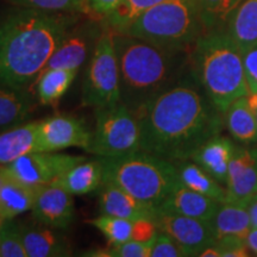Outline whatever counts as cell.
<instances>
[{
  "instance_id": "1",
  "label": "cell",
  "mask_w": 257,
  "mask_h": 257,
  "mask_svg": "<svg viewBox=\"0 0 257 257\" xmlns=\"http://www.w3.org/2000/svg\"><path fill=\"white\" fill-rule=\"evenodd\" d=\"M223 115L206 94L182 80L138 117L141 150L170 162L191 160L202 144L220 134Z\"/></svg>"
},
{
  "instance_id": "2",
  "label": "cell",
  "mask_w": 257,
  "mask_h": 257,
  "mask_svg": "<svg viewBox=\"0 0 257 257\" xmlns=\"http://www.w3.org/2000/svg\"><path fill=\"white\" fill-rule=\"evenodd\" d=\"M80 14L12 10L0 22V83L29 89Z\"/></svg>"
},
{
  "instance_id": "3",
  "label": "cell",
  "mask_w": 257,
  "mask_h": 257,
  "mask_svg": "<svg viewBox=\"0 0 257 257\" xmlns=\"http://www.w3.org/2000/svg\"><path fill=\"white\" fill-rule=\"evenodd\" d=\"M119 67L120 102L140 117L157 96L184 79L189 57L141 38L113 31Z\"/></svg>"
},
{
  "instance_id": "4",
  "label": "cell",
  "mask_w": 257,
  "mask_h": 257,
  "mask_svg": "<svg viewBox=\"0 0 257 257\" xmlns=\"http://www.w3.org/2000/svg\"><path fill=\"white\" fill-rule=\"evenodd\" d=\"M192 74L221 113L236 99L249 94L242 51L226 31L202 35L191 49Z\"/></svg>"
},
{
  "instance_id": "5",
  "label": "cell",
  "mask_w": 257,
  "mask_h": 257,
  "mask_svg": "<svg viewBox=\"0 0 257 257\" xmlns=\"http://www.w3.org/2000/svg\"><path fill=\"white\" fill-rule=\"evenodd\" d=\"M98 159L104 168V181L123 188L156 212L180 184L174 163L143 150Z\"/></svg>"
},
{
  "instance_id": "6",
  "label": "cell",
  "mask_w": 257,
  "mask_h": 257,
  "mask_svg": "<svg viewBox=\"0 0 257 257\" xmlns=\"http://www.w3.org/2000/svg\"><path fill=\"white\" fill-rule=\"evenodd\" d=\"M123 34L162 49L188 53L205 29L194 0H165L135 19Z\"/></svg>"
},
{
  "instance_id": "7",
  "label": "cell",
  "mask_w": 257,
  "mask_h": 257,
  "mask_svg": "<svg viewBox=\"0 0 257 257\" xmlns=\"http://www.w3.org/2000/svg\"><path fill=\"white\" fill-rule=\"evenodd\" d=\"M95 125L88 152L96 157L124 155L141 150V124L121 102L94 108Z\"/></svg>"
},
{
  "instance_id": "8",
  "label": "cell",
  "mask_w": 257,
  "mask_h": 257,
  "mask_svg": "<svg viewBox=\"0 0 257 257\" xmlns=\"http://www.w3.org/2000/svg\"><path fill=\"white\" fill-rule=\"evenodd\" d=\"M81 101L85 106L93 108L120 102L119 67L113 43V31L106 25L86 68Z\"/></svg>"
},
{
  "instance_id": "9",
  "label": "cell",
  "mask_w": 257,
  "mask_h": 257,
  "mask_svg": "<svg viewBox=\"0 0 257 257\" xmlns=\"http://www.w3.org/2000/svg\"><path fill=\"white\" fill-rule=\"evenodd\" d=\"M85 160L83 156L57 152H32L2 167L8 174L25 184L41 186L51 184Z\"/></svg>"
},
{
  "instance_id": "10",
  "label": "cell",
  "mask_w": 257,
  "mask_h": 257,
  "mask_svg": "<svg viewBox=\"0 0 257 257\" xmlns=\"http://www.w3.org/2000/svg\"><path fill=\"white\" fill-rule=\"evenodd\" d=\"M104 30L105 24L102 19L79 21L67 31L43 70L64 68L79 72L83 64L91 59L96 42Z\"/></svg>"
},
{
  "instance_id": "11",
  "label": "cell",
  "mask_w": 257,
  "mask_h": 257,
  "mask_svg": "<svg viewBox=\"0 0 257 257\" xmlns=\"http://www.w3.org/2000/svg\"><path fill=\"white\" fill-rule=\"evenodd\" d=\"M92 130L75 115H51L37 123V152H60L67 148H81L88 152Z\"/></svg>"
},
{
  "instance_id": "12",
  "label": "cell",
  "mask_w": 257,
  "mask_h": 257,
  "mask_svg": "<svg viewBox=\"0 0 257 257\" xmlns=\"http://www.w3.org/2000/svg\"><path fill=\"white\" fill-rule=\"evenodd\" d=\"M155 224L160 232L172 237L186 256H199L206 246L217 240L210 220L156 212Z\"/></svg>"
},
{
  "instance_id": "13",
  "label": "cell",
  "mask_w": 257,
  "mask_h": 257,
  "mask_svg": "<svg viewBox=\"0 0 257 257\" xmlns=\"http://www.w3.org/2000/svg\"><path fill=\"white\" fill-rule=\"evenodd\" d=\"M31 212L38 223L56 230L68 229L75 214L73 194L54 184L38 186Z\"/></svg>"
},
{
  "instance_id": "14",
  "label": "cell",
  "mask_w": 257,
  "mask_h": 257,
  "mask_svg": "<svg viewBox=\"0 0 257 257\" xmlns=\"http://www.w3.org/2000/svg\"><path fill=\"white\" fill-rule=\"evenodd\" d=\"M225 186L226 201L248 206L257 194V148H234Z\"/></svg>"
},
{
  "instance_id": "15",
  "label": "cell",
  "mask_w": 257,
  "mask_h": 257,
  "mask_svg": "<svg viewBox=\"0 0 257 257\" xmlns=\"http://www.w3.org/2000/svg\"><path fill=\"white\" fill-rule=\"evenodd\" d=\"M98 191V206L100 214L133 221L155 218V210L111 182L104 181Z\"/></svg>"
},
{
  "instance_id": "16",
  "label": "cell",
  "mask_w": 257,
  "mask_h": 257,
  "mask_svg": "<svg viewBox=\"0 0 257 257\" xmlns=\"http://www.w3.org/2000/svg\"><path fill=\"white\" fill-rule=\"evenodd\" d=\"M22 236L28 257H66L72 255L66 237L38 221H22Z\"/></svg>"
},
{
  "instance_id": "17",
  "label": "cell",
  "mask_w": 257,
  "mask_h": 257,
  "mask_svg": "<svg viewBox=\"0 0 257 257\" xmlns=\"http://www.w3.org/2000/svg\"><path fill=\"white\" fill-rule=\"evenodd\" d=\"M219 204L220 202L193 191L180 182L160 205L157 212L211 221Z\"/></svg>"
},
{
  "instance_id": "18",
  "label": "cell",
  "mask_w": 257,
  "mask_h": 257,
  "mask_svg": "<svg viewBox=\"0 0 257 257\" xmlns=\"http://www.w3.org/2000/svg\"><path fill=\"white\" fill-rule=\"evenodd\" d=\"M234 148L232 141L218 134L202 144L191 160L225 186Z\"/></svg>"
},
{
  "instance_id": "19",
  "label": "cell",
  "mask_w": 257,
  "mask_h": 257,
  "mask_svg": "<svg viewBox=\"0 0 257 257\" xmlns=\"http://www.w3.org/2000/svg\"><path fill=\"white\" fill-rule=\"evenodd\" d=\"M37 188L38 186L25 184L4 170V181L0 187V220L15 219L19 214L31 211Z\"/></svg>"
},
{
  "instance_id": "20",
  "label": "cell",
  "mask_w": 257,
  "mask_h": 257,
  "mask_svg": "<svg viewBox=\"0 0 257 257\" xmlns=\"http://www.w3.org/2000/svg\"><path fill=\"white\" fill-rule=\"evenodd\" d=\"M104 182V168L100 160L82 161L51 184L59 186L73 195H83L95 192Z\"/></svg>"
},
{
  "instance_id": "21",
  "label": "cell",
  "mask_w": 257,
  "mask_h": 257,
  "mask_svg": "<svg viewBox=\"0 0 257 257\" xmlns=\"http://www.w3.org/2000/svg\"><path fill=\"white\" fill-rule=\"evenodd\" d=\"M34 108V96L27 88L0 83V133L25 123Z\"/></svg>"
},
{
  "instance_id": "22",
  "label": "cell",
  "mask_w": 257,
  "mask_h": 257,
  "mask_svg": "<svg viewBox=\"0 0 257 257\" xmlns=\"http://www.w3.org/2000/svg\"><path fill=\"white\" fill-rule=\"evenodd\" d=\"M37 123L29 121L0 133V166L37 152Z\"/></svg>"
},
{
  "instance_id": "23",
  "label": "cell",
  "mask_w": 257,
  "mask_h": 257,
  "mask_svg": "<svg viewBox=\"0 0 257 257\" xmlns=\"http://www.w3.org/2000/svg\"><path fill=\"white\" fill-rule=\"evenodd\" d=\"M211 224L217 239L224 236H238L245 238L251 230L248 206L229 201L220 202Z\"/></svg>"
},
{
  "instance_id": "24",
  "label": "cell",
  "mask_w": 257,
  "mask_h": 257,
  "mask_svg": "<svg viewBox=\"0 0 257 257\" xmlns=\"http://www.w3.org/2000/svg\"><path fill=\"white\" fill-rule=\"evenodd\" d=\"M173 163L178 170L180 182L186 187L206 195L217 202L226 201V188L197 163L189 162L188 160Z\"/></svg>"
},
{
  "instance_id": "25",
  "label": "cell",
  "mask_w": 257,
  "mask_h": 257,
  "mask_svg": "<svg viewBox=\"0 0 257 257\" xmlns=\"http://www.w3.org/2000/svg\"><path fill=\"white\" fill-rule=\"evenodd\" d=\"M225 31L240 51L257 41V0H244L227 21Z\"/></svg>"
},
{
  "instance_id": "26",
  "label": "cell",
  "mask_w": 257,
  "mask_h": 257,
  "mask_svg": "<svg viewBox=\"0 0 257 257\" xmlns=\"http://www.w3.org/2000/svg\"><path fill=\"white\" fill-rule=\"evenodd\" d=\"M225 125L234 140L244 144L257 142V121L246 96L236 99L224 113Z\"/></svg>"
},
{
  "instance_id": "27",
  "label": "cell",
  "mask_w": 257,
  "mask_h": 257,
  "mask_svg": "<svg viewBox=\"0 0 257 257\" xmlns=\"http://www.w3.org/2000/svg\"><path fill=\"white\" fill-rule=\"evenodd\" d=\"M78 70L51 68L41 73L37 79V98L42 105H54L68 91Z\"/></svg>"
},
{
  "instance_id": "28",
  "label": "cell",
  "mask_w": 257,
  "mask_h": 257,
  "mask_svg": "<svg viewBox=\"0 0 257 257\" xmlns=\"http://www.w3.org/2000/svg\"><path fill=\"white\" fill-rule=\"evenodd\" d=\"M205 34L225 31L227 21L244 0H194Z\"/></svg>"
},
{
  "instance_id": "29",
  "label": "cell",
  "mask_w": 257,
  "mask_h": 257,
  "mask_svg": "<svg viewBox=\"0 0 257 257\" xmlns=\"http://www.w3.org/2000/svg\"><path fill=\"white\" fill-rule=\"evenodd\" d=\"M162 2L165 0H120L119 4L102 19V22L112 31L123 32L147 10Z\"/></svg>"
},
{
  "instance_id": "30",
  "label": "cell",
  "mask_w": 257,
  "mask_h": 257,
  "mask_svg": "<svg viewBox=\"0 0 257 257\" xmlns=\"http://www.w3.org/2000/svg\"><path fill=\"white\" fill-rule=\"evenodd\" d=\"M88 221L104 234L110 246L119 245L127 240L134 239L135 221L133 220L100 214Z\"/></svg>"
},
{
  "instance_id": "31",
  "label": "cell",
  "mask_w": 257,
  "mask_h": 257,
  "mask_svg": "<svg viewBox=\"0 0 257 257\" xmlns=\"http://www.w3.org/2000/svg\"><path fill=\"white\" fill-rule=\"evenodd\" d=\"M17 8L36 9L48 12L91 14L87 0H8Z\"/></svg>"
},
{
  "instance_id": "32",
  "label": "cell",
  "mask_w": 257,
  "mask_h": 257,
  "mask_svg": "<svg viewBox=\"0 0 257 257\" xmlns=\"http://www.w3.org/2000/svg\"><path fill=\"white\" fill-rule=\"evenodd\" d=\"M0 249L2 257H28L22 236L21 223L5 219L0 223Z\"/></svg>"
},
{
  "instance_id": "33",
  "label": "cell",
  "mask_w": 257,
  "mask_h": 257,
  "mask_svg": "<svg viewBox=\"0 0 257 257\" xmlns=\"http://www.w3.org/2000/svg\"><path fill=\"white\" fill-rule=\"evenodd\" d=\"M155 238L150 240L130 239L119 245L108 246L107 257H150Z\"/></svg>"
},
{
  "instance_id": "34",
  "label": "cell",
  "mask_w": 257,
  "mask_h": 257,
  "mask_svg": "<svg viewBox=\"0 0 257 257\" xmlns=\"http://www.w3.org/2000/svg\"><path fill=\"white\" fill-rule=\"evenodd\" d=\"M220 251V257H248L250 256L249 248L245 238L238 236H224L216 240Z\"/></svg>"
},
{
  "instance_id": "35",
  "label": "cell",
  "mask_w": 257,
  "mask_h": 257,
  "mask_svg": "<svg viewBox=\"0 0 257 257\" xmlns=\"http://www.w3.org/2000/svg\"><path fill=\"white\" fill-rule=\"evenodd\" d=\"M186 256L181 246L175 242L168 234L160 232L157 233L154 242L152 255L150 257H182Z\"/></svg>"
},
{
  "instance_id": "36",
  "label": "cell",
  "mask_w": 257,
  "mask_h": 257,
  "mask_svg": "<svg viewBox=\"0 0 257 257\" xmlns=\"http://www.w3.org/2000/svg\"><path fill=\"white\" fill-rule=\"evenodd\" d=\"M242 60L249 93L257 92V41L242 51Z\"/></svg>"
},
{
  "instance_id": "37",
  "label": "cell",
  "mask_w": 257,
  "mask_h": 257,
  "mask_svg": "<svg viewBox=\"0 0 257 257\" xmlns=\"http://www.w3.org/2000/svg\"><path fill=\"white\" fill-rule=\"evenodd\" d=\"M87 2L92 14H94L95 17L104 19L106 16L113 11L120 0H87Z\"/></svg>"
},
{
  "instance_id": "38",
  "label": "cell",
  "mask_w": 257,
  "mask_h": 257,
  "mask_svg": "<svg viewBox=\"0 0 257 257\" xmlns=\"http://www.w3.org/2000/svg\"><path fill=\"white\" fill-rule=\"evenodd\" d=\"M248 211L251 221V229H257V194L250 199L248 204Z\"/></svg>"
},
{
  "instance_id": "39",
  "label": "cell",
  "mask_w": 257,
  "mask_h": 257,
  "mask_svg": "<svg viewBox=\"0 0 257 257\" xmlns=\"http://www.w3.org/2000/svg\"><path fill=\"white\" fill-rule=\"evenodd\" d=\"M245 243L249 250L257 256V229H251L245 237Z\"/></svg>"
},
{
  "instance_id": "40",
  "label": "cell",
  "mask_w": 257,
  "mask_h": 257,
  "mask_svg": "<svg viewBox=\"0 0 257 257\" xmlns=\"http://www.w3.org/2000/svg\"><path fill=\"white\" fill-rule=\"evenodd\" d=\"M246 101L253 112V114L257 113V92H251L246 95Z\"/></svg>"
},
{
  "instance_id": "41",
  "label": "cell",
  "mask_w": 257,
  "mask_h": 257,
  "mask_svg": "<svg viewBox=\"0 0 257 257\" xmlns=\"http://www.w3.org/2000/svg\"><path fill=\"white\" fill-rule=\"evenodd\" d=\"M3 181H4V170H3L2 166H0V187H2Z\"/></svg>"
},
{
  "instance_id": "42",
  "label": "cell",
  "mask_w": 257,
  "mask_h": 257,
  "mask_svg": "<svg viewBox=\"0 0 257 257\" xmlns=\"http://www.w3.org/2000/svg\"><path fill=\"white\" fill-rule=\"evenodd\" d=\"M0 257H2V249H0Z\"/></svg>"
},
{
  "instance_id": "43",
  "label": "cell",
  "mask_w": 257,
  "mask_h": 257,
  "mask_svg": "<svg viewBox=\"0 0 257 257\" xmlns=\"http://www.w3.org/2000/svg\"><path fill=\"white\" fill-rule=\"evenodd\" d=\"M255 117H256V121H257V113H255Z\"/></svg>"
},
{
  "instance_id": "44",
  "label": "cell",
  "mask_w": 257,
  "mask_h": 257,
  "mask_svg": "<svg viewBox=\"0 0 257 257\" xmlns=\"http://www.w3.org/2000/svg\"><path fill=\"white\" fill-rule=\"evenodd\" d=\"M0 223H2V220H0Z\"/></svg>"
}]
</instances>
